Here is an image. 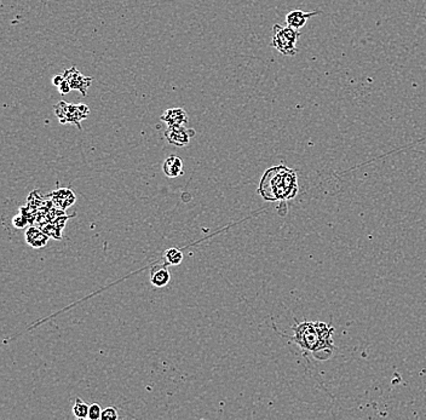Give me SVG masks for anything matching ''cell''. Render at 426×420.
<instances>
[{"mask_svg":"<svg viewBox=\"0 0 426 420\" xmlns=\"http://www.w3.org/2000/svg\"><path fill=\"white\" fill-rule=\"evenodd\" d=\"M295 334L289 338L293 343L299 345L304 351H309L318 361L328 360L334 350V328L325 322H302L292 326Z\"/></svg>","mask_w":426,"mask_h":420,"instance_id":"cell-1","label":"cell"},{"mask_svg":"<svg viewBox=\"0 0 426 420\" xmlns=\"http://www.w3.org/2000/svg\"><path fill=\"white\" fill-rule=\"evenodd\" d=\"M298 190L296 171L280 165L267 170L260 180L258 193L268 201H286L295 198Z\"/></svg>","mask_w":426,"mask_h":420,"instance_id":"cell-2","label":"cell"},{"mask_svg":"<svg viewBox=\"0 0 426 420\" xmlns=\"http://www.w3.org/2000/svg\"><path fill=\"white\" fill-rule=\"evenodd\" d=\"M300 38V32L296 29L282 27L280 24H274L271 46L276 48L283 56H295L297 54V41Z\"/></svg>","mask_w":426,"mask_h":420,"instance_id":"cell-3","label":"cell"},{"mask_svg":"<svg viewBox=\"0 0 426 420\" xmlns=\"http://www.w3.org/2000/svg\"><path fill=\"white\" fill-rule=\"evenodd\" d=\"M55 115L61 124H74L82 130V121L90 115V108L85 104H74L60 101L55 104Z\"/></svg>","mask_w":426,"mask_h":420,"instance_id":"cell-4","label":"cell"},{"mask_svg":"<svg viewBox=\"0 0 426 420\" xmlns=\"http://www.w3.org/2000/svg\"><path fill=\"white\" fill-rule=\"evenodd\" d=\"M165 138L170 144L176 145V147H185L189 144V142L195 136V131L185 128L184 125L180 126H169L165 131Z\"/></svg>","mask_w":426,"mask_h":420,"instance_id":"cell-5","label":"cell"},{"mask_svg":"<svg viewBox=\"0 0 426 420\" xmlns=\"http://www.w3.org/2000/svg\"><path fill=\"white\" fill-rule=\"evenodd\" d=\"M64 79L69 83L72 90H76L82 93V96L87 95V90L91 86L92 84V77L91 76H85L83 75L79 70L76 69L75 67L69 68V69H66L63 73Z\"/></svg>","mask_w":426,"mask_h":420,"instance_id":"cell-6","label":"cell"},{"mask_svg":"<svg viewBox=\"0 0 426 420\" xmlns=\"http://www.w3.org/2000/svg\"><path fill=\"white\" fill-rule=\"evenodd\" d=\"M322 14L321 11H312V12H304L302 10H293L288 15L286 16V23L288 27L300 31L308 22L310 17H314L316 15Z\"/></svg>","mask_w":426,"mask_h":420,"instance_id":"cell-7","label":"cell"},{"mask_svg":"<svg viewBox=\"0 0 426 420\" xmlns=\"http://www.w3.org/2000/svg\"><path fill=\"white\" fill-rule=\"evenodd\" d=\"M169 264L165 261L164 264H156L150 269V282L151 285L155 287H165L169 285L171 274L169 271V268H167Z\"/></svg>","mask_w":426,"mask_h":420,"instance_id":"cell-8","label":"cell"},{"mask_svg":"<svg viewBox=\"0 0 426 420\" xmlns=\"http://www.w3.org/2000/svg\"><path fill=\"white\" fill-rule=\"evenodd\" d=\"M163 120L167 126H180L188 124L189 116L183 108H171L161 115Z\"/></svg>","mask_w":426,"mask_h":420,"instance_id":"cell-9","label":"cell"},{"mask_svg":"<svg viewBox=\"0 0 426 420\" xmlns=\"http://www.w3.org/2000/svg\"><path fill=\"white\" fill-rule=\"evenodd\" d=\"M163 171L165 176L169 178H177L184 173L183 161L177 155H170L163 165Z\"/></svg>","mask_w":426,"mask_h":420,"instance_id":"cell-10","label":"cell"},{"mask_svg":"<svg viewBox=\"0 0 426 420\" xmlns=\"http://www.w3.org/2000/svg\"><path fill=\"white\" fill-rule=\"evenodd\" d=\"M52 202L57 208L64 209L75 202V195L70 189H60L52 193Z\"/></svg>","mask_w":426,"mask_h":420,"instance_id":"cell-11","label":"cell"},{"mask_svg":"<svg viewBox=\"0 0 426 420\" xmlns=\"http://www.w3.org/2000/svg\"><path fill=\"white\" fill-rule=\"evenodd\" d=\"M25 241H27L29 246L34 248H41L47 244L48 234L40 230V229L32 227L25 231Z\"/></svg>","mask_w":426,"mask_h":420,"instance_id":"cell-12","label":"cell"},{"mask_svg":"<svg viewBox=\"0 0 426 420\" xmlns=\"http://www.w3.org/2000/svg\"><path fill=\"white\" fill-rule=\"evenodd\" d=\"M183 252L178 250V248H169V250L165 251L164 253V259L169 266H179L183 261Z\"/></svg>","mask_w":426,"mask_h":420,"instance_id":"cell-13","label":"cell"},{"mask_svg":"<svg viewBox=\"0 0 426 420\" xmlns=\"http://www.w3.org/2000/svg\"><path fill=\"white\" fill-rule=\"evenodd\" d=\"M89 408L90 406H87L82 399H76L73 406V414L77 419H86L89 418Z\"/></svg>","mask_w":426,"mask_h":420,"instance_id":"cell-14","label":"cell"},{"mask_svg":"<svg viewBox=\"0 0 426 420\" xmlns=\"http://www.w3.org/2000/svg\"><path fill=\"white\" fill-rule=\"evenodd\" d=\"M102 411L103 409L97 403H92L89 408V419L97 420L102 418Z\"/></svg>","mask_w":426,"mask_h":420,"instance_id":"cell-15","label":"cell"},{"mask_svg":"<svg viewBox=\"0 0 426 420\" xmlns=\"http://www.w3.org/2000/svg\"><path fill=\"white\" fill-rule=\"evenodd\" d=\"M118 411L114 407H107L102 411V420H115L118 419Z\"/></svg>","mask_w":426,"mask_h":420,"instance_id":"cell-16","label":"cell"},{"mask_svg":"<svg viewBox=\"0 0 426 420\" xmlns=\"http://www.w3.org/2000/svg\"><path fill=\"white\" fill-rule=\"evenodd\" d=\"M12 224L15 225V228L22 229L28 224V218L24 217L23 215H16L15 217L12 218Z\"/></svg>","mask_w":426,"mask_h":420,"instance_id":"cell-17","label":"cell"},{"mask_svg":"<svg viewBox=\"0 0 426 420\" xmlns=\"http://www.w3.org/2000/svg\"><path fill=\"white\" fill-rule=\"evenodd\" d=\"M57 89H58V91H60L61 95H67V93H69L70 91H72V87H70L69 83H68L66 79H64L63 82L61 83V85L58 86Z\"/></svg>","mask_w":426,"mask_h":420,"instance_id":"cell-18","label":"cell"},{"mask_svg":"<svg viewBox=\"0 0 426 420\" xmlns=\"http://www.w3.org/2000/svg\"><path fill=\"white\" fill-rule=\"evenodd\" d=\"M63 80H64V76H63V75H56V76H55L54 79H52V84H54V85L56 86V87H58V86L61 85V83H62Z\"/></svg>","mask_w":426,"mask_h":420,"instance_id":"cell-19","label":"cell"}]
</instances>
